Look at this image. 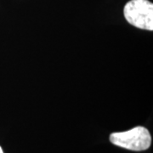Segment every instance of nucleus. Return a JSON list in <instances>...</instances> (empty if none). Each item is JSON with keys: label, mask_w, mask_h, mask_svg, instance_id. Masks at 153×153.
Here are the masks:
<instances>
[{"label": "nucleus", "mask_w": 153, "mask_h": 153, "mask_svg": "<svg viewBox=\"0 0 153 153\" xmlns=\"http://www.w3.org/2000/svg\"><path fill=\"white\" fill-rule=\"evenodd\" d=\"M0 153H4V151H3V149H2L1 146H0Z\"/></svg>", "instance_id": "nucleus-3"}, {"label": "nucleus", "mask_w": 153, "mask_h": 153, "mask_svg": "<svg viewBox=\"0 0 153 153\" xmlns=\"http://www.w3.org/2000/svg\"><path fill=\"white\" fill-rule=\"evenodd\" d=\"M110 141L119 147L141 152L150 148L152 136L146 128L138 126L128 131L112 133L110 135Z\"/></svg>", "instance_id": "nucleus-1"}, {"label": "nucleus", "mask_w": 153, "mask_h": 153, "mask_svg": "<svg viewBox=\"0 0 153 153\" xmlns=\"http://www.w3.org/2000/svg\"><path fill=\"white\" fill-rule=\"evenodd\" d=\"M123 14L134 27L153 31V4L149 0H130L124 6Z\"/></svg>", "instance_id": "nucleus-2"}]
</instances>
